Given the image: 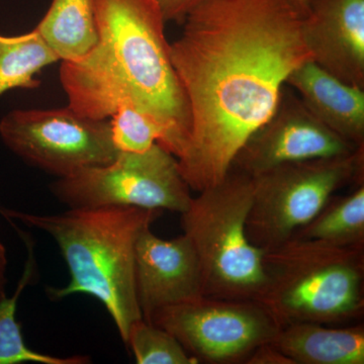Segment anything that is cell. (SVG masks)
I'll return each mask as SVG.
<instances>
[{"instance_id": "603a6c76", "label": "cell", "mask_w": 364, "mask_h": 364, "mask_svg": "<svg viewBox=\"0 0 364 364\" xmlns=\"http://www.w3.org/2000/svg\"><path fill=\"white\" fill-rule=\"evenodd\" d=\"M6 267L7 257L6 250L4 243L0 240V299L6 298Z\"/></svg>"}, {"instance_id": "7a4b0ae2", "label": "cell", "mask_w": 364, "mask_h": 364, "mask_svg": "<svg viewBox=\"0 0 364 364\" xmlns=\"http://www.w3.org/2000/svg\"><path fill=\"white\" fill-rule=\"evenodd\" d=\"M95 14L97 44L60 68L69 107L107 119L117 105L131 102L161 124L163 148L178 159L188 144L191 114L156 0H95Z\"/></svg>"}, {"instance_id": "7402d4cb", "label": "cell", "mask_w": 364, "mask_h": 364, "mask_svg": "<svg viewBox=\"0 0 364 364\" xmlns=\"http://www.w3.org/2000/svg\"><path fill=\"white\" fill-rule=\"evenodd\" d=\"M246 364H294L279 347L272 342L260 345L249 356Z\"/></svg>"}, {"instance_id": "cb8c5ba5", "label": "cell", "mask_w": 364, "mask_h": 364, "mask_svg": "<svg viewBox=\"0 0 364 364\" xmlns=\"http://www.w3.org/2000/svg\"><path fill=\"white\" fill-rule=\"evenodd\" d=\"M294 11L301 16V18H305L306 11H308V4L306 0H286Z\"/></svg>"}, {"instance_id": "4fadbf2b", "label": "cell", "mask_w": 364, "mask_h": 364, "mask_svg": "<svg viewBox=\"0 0 364 364\" xmlns=\"http://www.w3.org/2000/svg\"><path fill=\"white\" fill-rule=\"evenodd\" d=\"M314 116L356 147L364 146V90L347 85L313 60L287 79Z\"/></svg>"}, {"instance_id": "30bf717a", "label": "cell", "mask_w": 364, "mask_h": 364, "mask_svg": "<svg viewBox=\"0 0 364 364\" xmlns=\"http://www.w3.org/2000/svg\"><path fill=\"white\" fill-rule=\"evenodd\" d=\"M358 148L330 130L284 85L272 116L249 136L231 168L254 177L286 163L343 156Z\"/></svg>"}, {"instance_id": "44dd1931", "label": "cell", "mask_w": 364, "mask_h": 364, "mask_svg": "<svg viewBox=\"0 0 364 364\" xmlns=\"http://www.w3.org/2000/svg\"><path fill=\"white\" fill-rule=\"evenodd\" d=\"M207 0H156L165 21L183 23L189 14Z\"/></svg>"}, {"instance_id": "e0dca14e", "label": "cell", "mask_w": 364, "mask_h": 364, "mask_svg": "<svg viewBox=\"0 0 364 364\" xmlns=\"http://www.w3.org/2000/svg\"><path fill=\"white\" fill-rule=\"evenodd\" d=\"M28 249V259L16 293L11 298L0 299V364H20L26 363L40 364H86L90 363L88 356L74 355L58 358L49 354L40 353L28 348L21 334L20 323L16 321V313L21 291L35 279L37 273L35 247L32 238L23 232H18Z\"/></svg>"}, {"instance_id": "5b68a950", "label": "cell", "mask_w": 364, "mask_h": 364, "mask_svg": "<svg viewBox=\"0 0 364 364\" xmlns=\"http://www.w3.org/2000/svg\"><path fill=\"white\" fill-rule=\"evenodd\" d=\"M252 177L231 168L215 186L191 198L181 213L183 234L195 249L203 296L257 301L267 284L264 252L249 240Z\"/></svg>"}, {"instance_id": "8fae6325", "label": "cell", "mask_w": 364, "mask_h": 364, "mask_svg": "<svg viewBox=\"0 0 364 364\" xmlns=\"http://www.w3.org/2000/svg\"><path fill=\"white\" fill-rule=\"evenodd\" d=\"M136 293L143 318L203 296L200 263L186 235L163 239L146 227L135 248Z\"/></svg>"}, {"instance_id": "2e32d148", "label": "cell", "mask_w": 364, "mask_h": 364, "mask_svg": "<svg viewBox=\"0 0 364 364\" xmlns=\"http://www.w3.org/2000/svg\"><path fill=\"white\" fill-rule=\"evenodd\" d=\"M293 238L322 242L337 247L364 248L363 182L348 195L333 196Z\"/></svg>"}, {"instance_id": "ac0fdd59", "label": "cell", "mask_w": 364, "mask_h": 364, "mask_svg": "<svg viewBox=\"0 0 364 364\" xmlns=\"http://www.w3.org/2000/svg\"><path fill=\"white\" fill-rule=\"evenodd\" d=\"M60 61L36 28L18 36L0 35V97L14 88L35 90L36 75Z\"/></svg>"}, {"instance_id": "6da1fadb", "label": "cell", "mask_w": 364, "mask_h": 364, "mask_svg": "<svg viewBox=\"0 0 364 364\" xmlns=\"http://www.w3.org/2000/svg\"><path fill=\"white\" fill-rule=\"evenodd\" d=\"M170 57L191 114L179 168L196 193L226 177L289 74L313 60L286 0H207L183 21Z\"/></svg>"}, {"instance_id": "9c48e42d", "label": "cell", "mask_w": 364, "mask_h": 364, "mask_svg": "<svg viewBox=\"0 0 364 364\" xmlns=\"http://www.w3.org/2000/svg\"><path fill=\"white\" fill-rule=\"evenodd\" d=\"M149 322L171 333L198 363H245L280 325L259 301L200 296L157 311Z\"/></svg>"}, {"instance_id": "8992f818", "label": "cell", "mask_w": 364, "mask_h": 364, "mask_svg": "<svg viewBox=\"0 0 364 364\" xmlns=\"http://www.w3.org/2000/svg\"><path fill=\"white\" fill-rule=\"evenodd\" d=\"M252 181L248 238L267 251L293 238L339 189L364 182V147L343 156L286 163Z\"/></svg>"}, {"instance_id": "5bb4252c", "label": "cell", "mask_w": 364, "mask_h": 364, "mask_svg": "<svg viewBox=\"0 0 364 364\" xmlns=\"http://www.w3.org/2000/svg\"><path fill=\"white\" fill-rule=\"evenodd\" d=\"M272 343L294 364H364V327L296 323L280 327Z\"/></svg>"}, {"instance_id": "ba28073f", "label": "cell", "mask_w": 364, "mask_h": 364, "mask_svg": "<svg viewBox=\"0 0 364 364\" xmlns=\"http://www.w3.org/2000/svg\"><path fill=\"white\" fill-rule=\"evenodd\" d=\"M0 138L28 164L58 178L114 161L111 121L64 109H14L0 119Z\"/></svg>"}, {"instance_id": "7c38bea8", "label": "cell", "mask_w": 364, "mask_h": 364, "mask_svg": "<svg viewBox=\"0 0 364 364\" xmlns=\"http://www.w3.org/2000/svg\"><path fill=\"white\" fill-rule=\"evenodd\" d=\"M301 35L313 61L364 90V0H306Z\"/></svg>"}, {"instance_id": "277c9868", "label": "cell", "mask_w": 364, "mask_h": 364, "mask_svg": "<svg viewBox=\"0 0 364 364\" xmlns=\"http://www.w3.org/2000/svg\"><path fill=\"white\" fill-rule=\"evenodd\" d=\"M267 284L258 301L282 326L343 325L364 311V248L291 238L264 252Z\"/></svg>"}, {"instance_id": "ffe728a7", "label": "cell", "mask_w": 364, "mask_h": 364, "mask_svg": "<svg viewBox=\"0 0 364 364\" xmlns=\"http://www.w3.org/2000/svg\"><path fill=\"white\" fill-rule=\"evenodd\" d=\"M109 119L112 141L119 152H143L156 143L164 147L166 133L161 124L131 102L117 105Z\"/></svg>"}, {"instance_id": "3957f363", "label": "cell", "mask_w": 364, "mask_h": 364, "mask_svg": "<svg viewBox=\"0 0 364 364\" xmlns=\"http://www.w3.org/2000/svg\"><path fill=\"white\" fill-rule=\"evenodd\" d=\"M2 215L46 232L58 244L70 272L63 287H48L50 299L74 294L97 299L126 345L131 326L143 318L136 293L135 248L139 235L163 214L133 207L69 208L36 215L2 208Z\"/></svg>"}, {"instance_id": "9a60e30c", "label": "cell", "mask_w": 364, "mask_h": 364, "mask_svg": "<svg viewBox=\"0 0 364 364\" xmlns=\"http://www.w3.org/2000/svg\"><path fill=\"white\" fill-rule=\"evenodd\" d=\"M35 28L60 61H78L97 42L95 0H52Z\"/></svg>"}, {"instance_id": "d6986e66", "label": "cell", "mask_w": 364, "mask_h": 364, "mask_svg": "<svg viewBox=\"0 0 364 364\" xmlns=\"http://www.w3.org/2000/svg\"><path fill=\"white\" fill-rule=\"evenodd\" d=\"M126 346L138 364H198L171 333L143 318L131 326Z\"/></svg>"}, {"instance_id": "52a82bcc", "label": "cell", "mask_w": 364, "mask_h": 364, "mask_svg": "<svg viewBox=\"0 0 364 364\" xmlns=\"http://www.w3.org/2000/svg\"><path fill=\"white\" fill-rule=\"evenodd\" d=\"M50 189L69 208L133 207L181 214L193 198L178 159L158 143L143 152H119L109 164L58 178Z\"/></svg>"}]
</instances>
